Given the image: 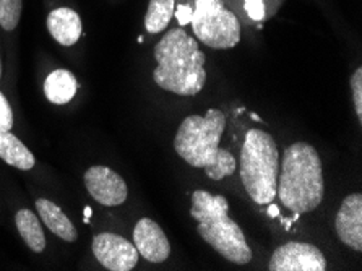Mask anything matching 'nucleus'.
I'll use <instances>...</instances> for the list:
<instances>
[{
    "label": "nucleus",
    "mask_w": 362,
    "mask_h": 271,
    "mask_svg": "<svg viewBox=\"0 0 362 271\" xmlns=\"http://www.w3.org/2000/svg\"><path fill=\"white\" fill-rule=\"evenodd\" d=\"M226 115L219 109H208L203 115H189L180 124L174 138V148L185 163L205 169L211 180H221L234 174L235 158L228 149L219 148Z\"/></svg>",
    "instance_id": "f257e3e1"
},
{
    "label": "nucleus",
    "mask_w": 362,
    "mask_h": 271,
    "mask_svg": "<svg viewBox=\"0 0 362 271\" xmlns=\"http://www.w3.org/2000/svg\"><path fill=\"white\" fill-rule=\"evenodd\" d=\"M158 67L153 80L164 91L179 96H197L206 81L205 54L199 49L197 40L182 28L168 31L155 46Z\"/></svg>",
    "instance_id": "f03ea898"
},
{
    "label": "nucleus",
    "mask_w": 362,
    "mask_h": 271,
    "mask_svg": "<svg viewBox=\"0 0 362 271\" xmlns=\"http://www.w3.org/2000/svg\"><path fill=\"white\" fill-rule=\"evenodd\" d=\"M325 193L322 161L317 149L305 142H296L284 149L279 163L276 195L294 214L314 212Z\"/></svg>",
    "instance_id": "7ed1b4c3"
},
{
    "label": "nucleus",
    "mask_w": 362,
    "mask_h": 271,
    "mask_svg": "<svg viewBox=\"0 0 362 271\" xmlns=\"http://www.w3.org/2000/svg\"><path fill=\"white\" fill-rule=\"evenodd\" d=\"M229 204L223 195H211L206 190L192 193L190 217L197 221V231L202 239L229 262L247 265L252 250L243 229L228 214Z\"/></svg>",
    "instance_id": "20e7f679"
},
{
    "label": "nucleus",
    "mask_w": 362,
    "mask_h": 271,
    "mask_svg": "<svg viewBox=\"0 0 362 271\" xmlns=\"http://www.w3.org/2000/svg\"><path fill=\"white\" fill-rule=\"evenodd\" d=\"M239 171L244 189L252 200L259 204L273 203L279 174V153L275 138L259 129L247 132Z\"/></svg>",
    "instance_id": "39448f33"
},
{
    "label": "nucleus",
    "mask_w": 362,
    "mask_h": 271,
    "mask_svg": "<svg viewBox=\"0 0 362 271\" xmlns=\"http://www.w3.org/2000/svg\"><path fill=\"white\" fill-rule=\"evenodd\" d=\"M192 28L197 40L213 49H231L240 41V23L221 0H195Z\"/></svg>",
    "instance_id": "423d86ee"
},
{
    "label": "nucleus",
    "mask_w": 362,
    "mask_h": 271,
    "mask_svg": "<svg viewBox=\"0 0 362 271\" xmlns=\"http://www.w3.org/2000/svg\"><path fill=\"white\" fill-rule=\"evenodd\" d=\"M93 255L104 268L111 271H130L139 263V250L134 242L112 232H101L93 239Z\"/></svg>",
    "instance_id": "0eeeda50"
},
{
    "label": "nucleus",
    "mask_w": 362,
    "mask_h": 271,
    "mask_svg": "<svg viewBox=\"0 0 362 271\" xmlns=\"http://www.w3.org/2000/svg\"><path fill=\"white\" fill-rule=\"evenodd\" d=\"M270 271H325L327 260L319 247L309 242L279 246L268 263Z\"/></svg>",
    "instance_id": "6e6552de"
},
{
    "label": "nucleus",
    "mask_w": 362,
    "mask_h": 271,
    "mask_svg": "<svg viewBox=\"0 0 362 271\" xmlns=\"http://www.w3.org/2000/svg\"><path fill=\"white\" fill-rule=\"evenodd\" d=\"M85 187L88 193L104 207H119L129 195L125 180L106 166H91L85 173Z\"/></svg>",
    "instance_id": "1a4fd4ad"
},
{
    "label": "nucleus",
    "mask_w": 362,
    "mask_h": 271,
    "mask_svg": "<svg viewBox=\"0 0 362 271\" xmlns=\"http://www.w3.org/2000/svg\"><path fill=\"white\" fill-rule=\"evenodd\" d=\"M134 246L139 255L151 263H163L171 253V244L161 226L150 218H141L135 224Z\"/></svg>",
    "instance_id": "9d476101"
},
{
    "label": "nucleus",
    "mask_w": 362,
    "mask_h": 271,
    "mask_svg": "<svg viewBox=\"0 0 362 271\" xmlns=\"http://www.w3.org/2000/svg\"><path fill=\"white\" fill-rule=\"evenodd\" d=\"M334 228L339 241L356 252L362 250V195L353 193L344 198L338 209Z\"/></svg>",
    "instance_id": "9b49d317"
},
{
    "label": "nucleus",
    "mask_w": 362,
    "mask_h": 271,
    "mask_svg": "<svg viewBox=\"0 0 362 271\" xmlns=\"http://www.w3.org/2000/svg\"><path fill=\"white\" fill-rule=\"evenodd\" d=\"M47 30L62 46H74L81 36V18L72 8L60 7L47 16Z\"/></svg>",
    "instance_id": "f8f14e48"
},
{
    "label": "nucleus",
    "mask_w": 362,
    "mask_h": 271,
    "mask_svg": "<svg viewBox=\"0 0 362 271\" xmlns=\"http://www.w3.org/2000/svg\"><path fill=\"white\" fill-rule=\"evenodd\" d=\"M36 209L40 213L41 221L52 234H56L65 242H75L78 239V232H76L74 223L56 203L47 200V198H40V200H36Z\"/></svg>",
    "instance_id": "ddd939ff"
},
{
    "label": "nucleus",
    "mask_w": 362,
    "mask_h": 271,
    "mask_svg": "<svg viewBox=\"0 0 362 271\" xmlns=\"http://www.w3.org/2000/svg\"><path fill=\"white\" fill-rule=\"evenodd\" d=\"M0 159L21 171H30L36 164L28 146H25L20 138L10 134V130L4 129H0Z\"/></svg>",
    "instance_id": "4468645a"
},
{
    "label": "nucleus",
    "mask_w": 362,
    "mask_h": 271,
    "mask_svg": "<svg viewBox=\"0 0 362 271\" xmlns=\"http://www.w3.org/2000/svg\"><path fill=\"white\" fill-rule=\"evenodd\" d=\"M76 91H78V81L70 70H54L44 81V95L52 104L70 103Z\"/></svg>",
    "instance_id": "2eb2a0df"
},
{
    "label": "nucleus",
    "mask_w": 362,
    "mask_h": 271,
    "mask_svg": "<svg viewBox=\"0 0 362 271\" xmlns=\"http://www.w3.org/2000/svg\"><path fill=\"white\" fill-rule=\"evenodd\" d=\"M16 229H18L21 239L28 246L33 252L41 253L46 248V236L41 229V223L37 217L30 209H20L15 217Z\"/></svg>",
    "instance_id": "dca6fc26"
},
{
    "label": "nucleus",
    "mask_w": 362,
    "mask_h": 271,
    "mask_svg": "<svg viewBox=\"0 0 362 271\" xmlns=\"http://www.w3.org/2000/svg\"><path fill=\"white\" fill-rule=\"evenodd\" d=\"M175 8V0H150L145 16V28L148 33L156 35L168 28Z\"/></svg>",
    "instance_id": "f3484780"
},
{
    "label": "nucleus",
    "mask_w": 362,
    "mask_h": 271,
    "mask_svg": "<svg viewBox=\"0 0 362 271\" xmlns=\"http://www.w3.org/2000/svg\"><path fill=\"white\" fill-rule=\"evenodd\" d=\"M23 0H0V26L5 31H13L20 23Z\"/></svg>",
    "instance_id": "a211bd4d"
},
{
    "label": "nucleus",
    "mask_w": 362,
    "mask_h": 271,
    "mask_svg": "<svg viewBox=\"0 0 362 271\" xmlns=\"http://www.w3.org/2000/svg\"><path fill=\"white\" fill-rule=\"evenodd\" d=\"M351 90H353V101L358 119L362 120V69L359 67L351 76Z\"/></svg>",
    "instance_id": "6ab92c4d"
},
{
    "label": "nucleus",
    "mask_w": 362,
    "mask_h": 271,
    "mask_svg": "<svg viewBox=\"0 0 362 271\" xmlns=\"http://www.w3.org/2000/svg\"><path fill=\"white\" fill-rule=\"evenodd\" d=\"M13 127V110L10 106L8 99L0 91V129L12 130Z\"/></svg>",
    "instance_id": "aec40b11"
},
{
    "label": "nucleus",
    "mask_w": 362,
    "mask_h": 271,
    "mask_svg": "<svg viewBox=\"0 0 362 271\" xmlns=\"http://www.w3.org/2000/svg\"><path fill=\"white\" fill-rule=\"evenodd\" d=\"M245 10L252 20L260 21L265 16V2L263 0H245Z\"/></svg>",
    "instance_id": "412c9836"
},
{
    "label": "nucleus",
    "mask_w": 362,
    "mask_h": 271,
    "mask_svg": "<svg viewBox=\"0 0 362 271\" xmlns=\"http://www.w3.org/2000/svg\"><path fill=\"white\" fill-rule=\"evenodd\" d=\"M192 12H194V8H190L189 5H179L177 7V12H175V16H177V20H179V25H187V23H190V20H192Z\"/></svg>",
    "instance_id": "4be33fe9"
},
{
    "label": "nucleus",
    "mask_w": 362,
    "mask_h": 271,
    "mask_svg": "<svg viewBox=\"0 0 362 271\" xmlns=\"http://www.w3.org/2000/svg\"><path fill=\"white\" fill-rule=\"evenodd\" d=\"M268 213H270L272 217H278V214H279V209H278V207H273V204L270 203V209H268Z\"/></svg>",
    "instance_id": "5701e85b"
},
{
    "label": "nucleus",
    "mask_w": 362,
    "mask_h": 271,
    "mask_svg": "<svg viewBox=\"0 0 362 271\" xmlns=\"http://www.w3.org/2000/svg\"><path fill=\"white\" fill-rule=\"evenodd\" d=\"M90 217H91V208H85V223H88L90 221Z\"/></svg>",
    "instance_id": "b1692460"
},
{
    "label": "nucleus",
    "mask_w": 362,
    "mask_h": 271,
    "mask_svg": "<svg viewBox=\"0 0 362 271\" xmlns=\"http://www.w3.org/2000/svg\"><path fill=\"white\" fill-rule=\"evenodd\" d=\"M250 117H252V119H254V120H260V117H259V115H257V114H254V113H252V114H250Z\"/></svg>",
    "instance_id": "393cba45"
},
{
    "label": "nucleus",
    "mask_w": 362,
    "mask_h": 271,
    "mask_svg": "<svg viewBox=\"0 0 362 271\" xmlns=\"http://www.w3.org/2000/svg\"><path fill=\"white\" fill-rule=\"evenodd\" d=\"M0 79H2V59H0Z\"/></svg>",
    "instance_id": "a878e982"
}]
</instances>
